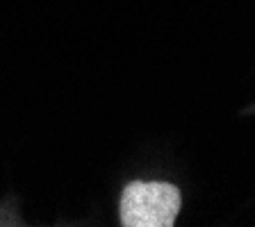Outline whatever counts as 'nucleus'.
<instances>
[{
	"mask_svg": "<svg viewBox=\"0 0 255 227\" xmlns=\"http://www.w3.org/2000/svg\"><path fill=\"white\" fill-rule=\"evenodd\" d=\"M180 186L159 180H134L123 186L119 221L123 227H173L182 212Z\"/></svg>",
	"mask_w": 255,
	"mask_h": 227,
	"instance_id": "obj_1",
	"label": "nucleus"
}]
</instances>
